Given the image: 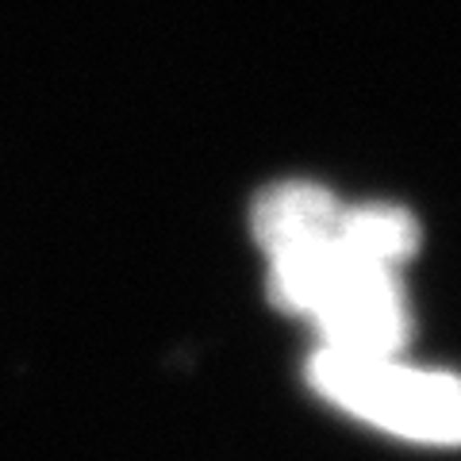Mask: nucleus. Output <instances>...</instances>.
I'll return each instance as SVG.
<instances>
[{"instance_id": "nucleus-1", "label": "nucleus", "mask_w": 461, "mask_h": 461, "mask_svg": "<svg viewBox=\"0 0 461 461\" xmlns=\"http://www.w3.org/2000/svg\"><path fill=\"white\" fill-rule=\"evenodd\" d=\"M308 381L342 411L400 438L461 446V377L400 366L396 357L350 354L320 346Z\"/></svg>"}, {"instance_id": "nucleus-3", "label": "nucleus", "mask_w": 461, "mask_h": 461, "mask_svg": "<svg viewBox=\"0 0 461 461\" xmlns=\"http://www.w3.org/2000/svg\"><path fill=\"white\" fill-rule=\"evenodd\" d=\"M342 242L357 258L373 266L396 269L403 258H411L420 247V227L408 212L388 208V204H369V208H346L342 215Z\"/></svg>"}, {"instance_id": "nucleus-2", "label": "nucleus", "mask_w": 461, "mask_h": 461, "mask_svg": "<svg viewBox=\"0 0 461 461\" xmlns=\"http://www.w3.org/2000/svg\"><path fill=\"white\" fill-rule=\"evenodd\" d=\"M346 208L320 185L288 181L273 185L269 193L258 196L254 204V235L262 242L266 254H277L300 242L327 239L342 227Z\"/></svg>"}]
</instances>
